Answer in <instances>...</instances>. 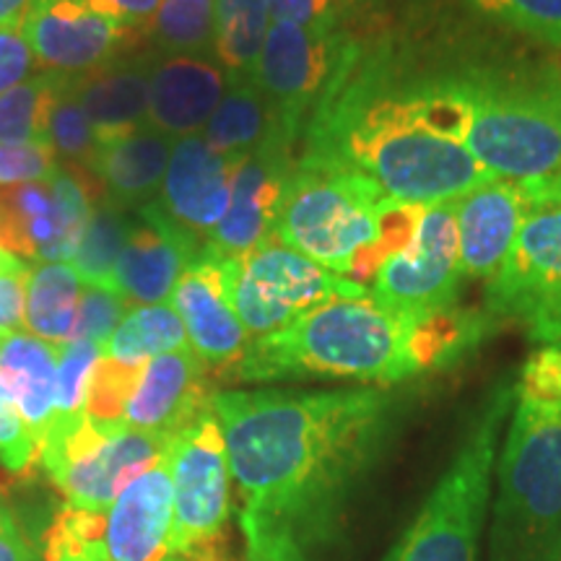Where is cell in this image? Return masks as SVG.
I'll list each match as a JSON object with an SVG mask.
<instances>
[{
    "label": "cell",
    "mask_w": 561,
    "mask_h": 561,
    "mask_svg": "<svg viewBox=\"0 0 561 561\" xmlns=\"http://www.w3.org/2000/svg\"><path fill=\"white\" fill-rule=\"evenodd\" d=\"M34 55L26 45L21 24L0 26V96L32 79Z\"/></svg>",
    "instance_id": "cell-43"
},
{
    "label": "cell",
    "mask_w": 561,
    "mask_h": 561,
    "mask_svg": "<svg viewBox=\"0 0 561 561\" xmlns=\"http://www.w3.org/2000/svg\"><path fill=\"white\" fill-rule=\"evenodd\" d=\"M462 278L455 201L434 203L424 210L416 240L382 263L369 294L392 310L432 314L458 307Z\"/></svg>",
    "instance_id": "cell-14"
},
{
    "label": "cell",
    "mask_w": 561,
    "mask_h": 561,
    "mask_svg": "<svg viewBox=\"0 0 561 561\" xmlns=\"http://www.w3.org/2000/svg\"><path fill=\"white\" fill-rule=\"evenodd\" d=\"M268 5L276 21L318 32L351 30L377 19L364 0H268Z\"/></svg>",
    "instance_id": "cell-38"
},
{
    "label": "cell",
    "mask_w": 561,
    "mask_h": 561,
    "mask_svg": "<svg viewBox=\"0 0 561 561\" xmlns=\"http://www.w3.org/2000/svg\"><path fill=\"white\" fill-rule=\"evenodd\" d=\"M172 439L128 426H102L81 416L53 424L39 460L70 507L107 512L138 476L167 460Z\"/></svg>",
    "instance_id": "cell-8"
},
{
    "label": "cell",
    "mask_w": 561,
    "mask_h": 561,
    "mask_svg": "<svg viewBox=\"0 0 561 561\" xmlns=\"http://www.w3.org/2000/svg\"><path fill=\"white\" fill-rule=\"evenodd\" d=\"M481 21L561 50V0H462Z\"/></svg>",
    "instance_id": "cell-34"
},
{
    "label": "cell",
    "mask_w": 561,
    "mask_h": 561,
    "mask_svg": "<svg viewBox=\"0 0 561 561\" xmlns=\"http://www.w3.org/2000/svg\"><path fill=\"white\" fill-rule=\"evenodd\" d=\"M533 210L528 191L510 180H489L455 201L460 265L466 278L491 280L502 271L512 244Z\"/></svg>",
    "instance_id": "cell-21"
},
{
    "label": "cell",
    "mask_w": 561,
    "mask_h": 561,
    "mask_svg": "<svg viewBox=\"0 0 561 561\" xmlns=\"http://www.w3.org/2000/svg\"><path fill=\"white\" fill-rule=\"evenodd\" d=\"M216 0H161L149 39L161 55H206L214 45Z\"/></svg>",
    "instance_id": "cell-33"
},
{
    "label": "cell",
    "mask_w": 561,
    "mask_h": 561,
    "mask_svg": "<svg viewBox=\"0 0 561 561\" xmlns=\"http://www.w3.org/2000/svg\"><path fill=\"white\" fill-rule=\"evenodd\" d=\"M248 561H328L405 413L396 388L219 390Z\"/></svg>",
    "instance_id": "cell-1"
},
{
    "label": "cell",
    "mask_w": 561,
    "mask_h": 561,
    "mask_svg": "<svg viewBox=\"0 0 561 561\" xmlns=\"http://www.w3.org/2000/svg\"><path fill=\"white\" fill-rule=\"evenodd\" d=\"M60 346L13 331L0 335V382L11 396L39 453L55 421V388H58Z\"/></svg>",
    "instance_id": "cell-25"
},
{
    "label": "cell",
    "mask_w": 561,
    "mask_h": 561,
    "mask_svg": "<svg viewBox=\"0 0 561 561\" xmlns=\"http://www.w3.org/2000/svg\"><path fill=\"white\" fill-rule=\"evenodd\" d=\"M170 455L138 476L107 510L104 549L110 561H178L172 553Z\"/></svg>",
    "instance_id": "cell-23"
},
{
    "label": "cell",
    "mask_w": 561,
    "mask_h": 561,
    "mask_svg": "<svg viewBox=\"0 0 561 561\" xmlns=\"http://www.w3.org/2000/svg\"><path fill=\"white\" fill-rule=\"evenodd\" d=\"M294 149H297V140H291L286 133H276L242 161L231 185L227 216L208 237L206 248L219 252L221 257L237 261L273 237L286 185L297 164Z\"/></svg>",
    "instance_id": "cell-16"
},
{
    "label": "cell",
    "mask_w": 561,
    "mask_h": 561,
    "mask_svg": "<svg viewBox=\"0 0 561 561\" xmlns=\"http://www.w3.org/2000/svg\"><path fill=\"white\" fill-rule=\"evenodd\" d=\"M130 224L133 219L125 216L123 208L112 206L110 201L96 203L94 214L83 229L79 250L70 261L83 284L112 289V278H115L117 261L128 242Z\"/></svg>",
    "instance_id": "cell-32"
},
{
    "label": "cell",
    "mask_w": 561,
    "mask_h": 561,
    "mask_svg": "<svg viewBox=\"0 0 561 561\" xmlns=\"http://www.w3.org/2000/svg\"><path fill=\"white\" fill-rule=\"evenodd\" d=\"M229 299L250 339L276 333L299 314L335 297H362L369 289L312 263L276 234L250 255L227 257Z\"/></svg>",
    "instance_id": "cell-10"
},
{
    "label": "cell",
    "mask_w": 561,
    "mask_h": 561,
    "mask_svg": "<svg viewBox=\"0 0 561 561\" xmlns=\"http://www.w3.org/2000/svg\"><path fill=\"white\" fill-rule=\"evenodd\" d=\"M496 320L489 312L442 310L409 314L371 294L335 297L276 333L252 339L224 380H348L398 388L421 375L450 369L473 354Z\"/></svg>",
    "instance_id": "cell-3"
},
{
    "label": "cell",
    "mask_w": 561,
    "mask_h": 561,
    "mask_svg": "<svg viewBox=\"0 0 561 561\" xmlns=\"http://www.w3.org/2000/svg\"><path fill=\"white\" fill-rule=\"evenodd\" d=\"M489 561H561V401L512 398L489 512Z\"/></svg>",
    "instance_id": "cell-5"
},
{
    "label": "cell",
    "mask_w": 561,
    "mask_h": 561,
    "mask_svg": "<svg viewBox=\"0 0 561 561\" xmlns=\"http://www.w3.org/2000/svg\"><path fill=\"white\" fill-rule=\"evenodd\" d=\"M512 398L515 380L510 375L491 385L447 468L382 561H481Z\"/></svg>",
    "instance_id": "cell-7"
},
{
    "label": "cell",
    "mask_w": 561,
    "mask_h": 561,
    "mask_svg": "<svg viewBox=\"0 0 561 561\" xmlns=\"http://www.w3.org/2000/svg\"><path fill=\"white\" fill-rule=\"evenodd\" d=\"M0 561H39V551L21 528L13 510L3 502H0Z\"/></svg>",
    "instance_id": "cell-46"
},
{
    "label": "cell",
    "mask_w": 561,
    "mask_h": 561,
    "mask_svg": "<svg viewBox=\"0 0 561 561\" xmlns=\"http://www.w3.org/2000/svg\"><path fill=\"white\" fill-rule=\"evenodd\" d=\"M450 79L466 102L473 159L528 193L541 187L561 159V66H468Z\"/></svg>",
    "instance_id": "cell-4"
},
{
    "label": "cell",
    "mask_w": 561,
    "mask_h": 561,
    "mask_svg": "<svg viewBox=\"0 0 561 561\" xmlns=\"http://www.w3.org/2000/svg\"><path fill=\"white\" fill-rule=\"evenodd\" d=\"M180 348H191V343L172 305H140L130 307L102 354L125 364H146Z\"/></svg>",
    "instance_id": "cell-30"
},
{
    "label": "cell",
    "mask_w": 561,
    "mask_h": 561,
    "mask_svg": "<svg viewBox=\"0 0 561 561\" xmlns=\"http://www.w3.org/2000/svg\"><path fill=\"white\" fill-rule=\"evenodd\" d=\"M58 170L53 146H0V185L45 180Z\"/></svg>",
    "instance_id": "cell-42"
},
{
    "label": "cell",
    "mask_w": 561,
    "mask_h": 561,
    "mask_svg": "<svg viewBox=\"0 0 561 561\" xmlns=\"http://www.w3.org/2000/svg\"><path fill=\"white\" fill-rule=\"evenodd\" d=\"M486 312L515 320L538 346L561 343V203H536L502 271L486 284Z\"/></svg>",
    "instance_id": "cell-12"
},
{
    "label": "cell",
    "mask_w": 561,
    "mask_h": 561,
    "mask_svg": "<svg viewBox=\"0 0 561 561\" xmlns=\"http://www.w3.org/2000/svg\"><path fill=\"white\" fill-rule=\"evenodd\" d=\"M30 273L32 265L16 273H0V335L24 328Z\"/></svg>",
    "instance_id": "cell-45"
},
{
    "label": "cell",
    "mask_w": 561,
    "mask_h": 561,
    "mask_svg": "<svg viewBox=\"0 0 561 561\" xmlns=\"http://www.w3.org/2000/svg\"><path fill=\"white\" fill-rule=\"evenodd\" d=\"M128 242L117 261L112 291L133 307L170 305V297L193 257L206 248L161 214L157 203L136 210Z\"/></svg>",
    "instance_id": "cell-19"
},
{
    "label": "cell",
    "mask_w": 561,
    "mask_h": 561,
    "mask_svg": "<svg viewBox=\"0 0 561 561\" xmlns=\"http://www.w3.org/2000/svg\"><path fill=\"white\" fill-rule=\"evenodd\" d=\"M32 0H0V26L21 24Z\"/></svg>",
    "instance_id": "cell-48"
},
{
    "label": "cell",
    "mask_w": 561,
    "mask_h": 561,
    "mask_svg": "<svg viewBox=\"0 0 561 561\" xmlns=\"http://www.w3.org/2000/svg\"><path fill=\"white\" fill-rule=\"evenodd\" d=\"M21 34L42 73L79 79L91 70L128 58L146 37L91 11L83 0H32Z\"/></svg>",
    "instance_id": "cell-15"
},
{
    "label": "cell",
    "mask_w": 561,
    "mask_h": 561,
    "mask_svg": "<svg viewBox=\"0 0 561 561\" xmlns=\"http://www.w3.org/2000/svg\"><path fill=\"white\" fill-rule=\"evenodd\" d=\"M81 294L83 280L70 263H39L32 268L26 286V333L53 346L73 341Z\"/></svg>",
    "instance_id": "cell-28"
},
{
    "label": "cell",
    "mask_w": 561,
    "mask_h": 561,
    "mask_svg": "<svg viewBox=\"0 0 561 561\" xmlns=\"http://www.w3.org/2000/svg\"><path fill=\"white\" fill-rule=\"evenodd\" d=\"M128 312L130 305L117 291L104 289V286L83 284L73 341H89L94 346L104 348Z\"/></svg>",
    "instance_id": "cell-39"
},
{
    "label": "cell",
    "mask_w": 561,
    "mask_h": 561,
    "mask_svg": "<svg viewBox=\"0 0 561 561\" xmlns=\"http://www.w3.org/2000/svg\"><path fill=\"white\" fill-rule=\"evenodd\" d=\"M100 359L102 348L89 341H70L66 346H60L53 424H68V421L87 416L89 382Z\"/></svg>",
    "instance_id": "cell-37"
},
{
    "label": "cell",
    "mask_w": 561,
    "mask_h": 561,
    "mask_svg": "<svg viewBox=\"0 0 561 561\" xmlns=\"http://www.w3.org/2000/svg\"><path fill=\"white\" fill-rule=\"evenodd\" d=\"M50 561H110L107 549H104V541L91 543L89 549H83L79 553H62V557H55Z\"/></svg>",
    "instance_id": "cell-49"
},
{
    "label": "cell",
    "mask_w": 561,
    "mask_h": 561,
    "mask_svg": "<svg viewBox=\"0 0 561 561\" xmlns=\"http://www.w3.org/2000/svg\"><path fill=\"white\" fill-rule=\"evenodd\" d=\"M39 460V445L0 382V462L11 473H30Z\"/></svg>",
    "instance_id": "cell-41"
},
{
    "label": "cell",
    "mask_w": 561,
    "mask_h": 561,
    "mask_svg": "<svg viewBox=\"0 0 561 561\" xmlns=\"http://www.w3.org/2000/svg\"><path fill=\"white\" fill-rule=\"evenodd\" d=\"M83 3L91 11L100 13V16L115 21L121 26H128V30L144 32L149 37L161 0H83Z\"/></svg>",
    "instance_id": "cell-44"
},
{
    "label": "cell",
    "mask_w": 561,
    "mask_h": 561,
    "mask_svg": "<svg viewBox=\"0 0 561 561\" xmlns=\"http://www.w3.org/2000/svg\"><path fill=\"white\" fill-rule=\"evenodd\" d=\"M528 195H530L533 206H536V203H561V159H559L557 170L549 174V180H546L541 187H536V191Z\"/></svg>",
    "instance_id": "cell-47"
},
{
    "label": "cell",
    "mask_w": 561,
    "mask_h": 561,
    "mask_svg": "<svg viewBox=\"0 0 561 561\" xmlns=\"http://www.w3.org/2000/svg\"><path fill=\"white\" fill-rule=\"evenodd\" d=\"M229 87V76L214 58L159 53L151 68L146 125L174 140L198 136Z\"/></svg>",
    "instance_id": "cell-22"
},
{
    "label": "cell",
    "mask_w": 561,
    "mask_h": 561,
    "mask_svg": "<svg viewBox=\"0 0 561 561\" xmlns=\"http://www.w3.org/2000/svg\"><path fill=\"white\" fill-rule=\"evenodd\" d=\"M354 30L356 26L318 32L273 19L250 81L265 91L278 110L284 130L297 144L305 136L310 112L339 68Z\"/></svg>",
    "instance_id": "cell-13"
},
{
    "label": "cell",
    "mask_w": 561,
    "mask_h": 561,
    "mask_svg": "<svg viewBox=\"0 0 561 561\" xmlns=\"http://www.w3.org/2000/svg\"><path fill=\"white\" fill-rule=\"evenodd\" d=\"M100 201V180L73 167H58L45 180L0 185V248L26 265L70 263Z\"/></svg>",
    "instance_id": "cell-11"
},
{
    "label": "cell",
    "mask_w": 561,
    "mask_h": 561,
    "mask_svg": "<svg viewBox=\"0 0 561 561\" xmlns=\"http://www.w3.org/2000/svg\"><path fill=\"white\" fill-rule=\"evenodd\" d=\"M385 203L388 195L367 174L341 161L299 153L273 234L325 271L367 289L385 263Z\"/></svg>",
    "instance_id": "cell-6"
},
{
    "label": "cell",
    "mask_w": 561,
    "mask_h": 561,
    "mask_svg": "<svg viewBox=\"0 0 561 561\" xmlns=\"http://www.w3.org/2000/svg\"><path fill=\"white\" fill-rule=\"evenodd\" d=\"M50 146L55 157L66 159L68 167H73V170L87 167L89 172L96 151H100L94 128H91L87 110L81 107L79 96L70 87V79L62 81V89L50 112Z\"/></svg>",
    "instance_id": "cell-35"
},
{
    "label": "cell",
    "mask_w": 561,
    "mask_h": 561,
    "mask_svg": "<svg viewBox=\"0 0 561 561\" xmlns=\"http://www.w3.org/2000/svg\"><path fill=\"white\" fill-rule=\"evenodd\" d=\"M66 76L37 73L0 96V146H50V112Z\"/></svg>",
    "instance_id": "cell-31"
},
{
    "label": "cell",
    "mask_w": 561,
    "mask_h": 561,
    "mask_svg": "<svg viewBox=\"0 0 561 561\" xmlns=\"http://www.w3.org/2000/svg\"><path fill=\"white\" fill-rule=\"evenodd\" d=\"M367 3V9L375 13V16H380L390 9V5H398V3H419V0H364Z\"/></svg>",
    "instance_id": "cell-51"
},
{
    "label": "cell",
    "mask_w": 561,
    "mask_h": 561,
    "mask_svg": "<svg viewBox=\"0 0 561 561\" xmlns=\"http://www.w3.org/2000/svg\"><path fill=\"white\" fill-rule=\"evenodd\" d=\"M276 133H286L278 110L255 81H242L231 83L201 136L214 151L234 161H244Z\"/></svg>",
    "instance_id": "cell-27"
},
{
    "label": "cell",
    "mask_w": 561,
    "mask_h": 561,
    "mask_svg": "<svg viewBox=\"0 0 561 561\" xmlns=\"http://www.w3.org/2000/svg\"><path fill=\"white\" fill-rule=\"evenodd\" d=\"M208 375L210 371L203 367L193 348L153 356L140 371L138 388L125 411V426L178 437L210 409L216 390L210 388Z\"/></svg>",
    "instance_id": "cell-20"
},
{
    "label": "cell",
    "mask_w": 561,
    "mask_h": 561,
    "mask_svg": "<svg viewBox=\"0 0 561 561\" xmlns=\"http://www.w3.org/2000/svg\"><path fill=\"white\" fill-rule=\"evenodd\" d=\"M305 157L341 161L367 174L392 201H460L494 174L460 140L434 130L426 79L405 76L396 45L377 21L356 26L335 73L310 112Z\"/></svg>",
    "instance_id": "cell-2"
},
{
    "label": "cell",
    "mask_w": 561,
    "mask_h": 561,
    "mask_svg": "<svg viewBox=\"0 0 561 561\" xmlns=\"http://www.w3.org/2000/svg\"><path fill=\"white\" fill-rule=\"evenodd\" d=\"M174 138L146 125L96 151L91 174L100 180L104 201L117 208H144L159 198Z\"/></svg>",
    "instance_id": "cell-26"
},
{
    "label": "cell",
    "mask_w": 561,
    "mask_h": 561,
    "mask_svg": "<svg viewBox=\"0 0 561 561\" xmlns=\"http://www.w3.org/2000/svg\"><path fill=\"white\" fill-rule=\"evenodd\" d=\"M170 305L180 314L187 343L203 367L227 377L252 341L231 307L227 257L203 248L180 276Z\"/></svg>",
    "instance_id": "cell-17"
},
{
    "label": "cell",
    "mask_w": 561,
    "mask_h": 561,
    "mask_svg": "<svg viewBox=\"0 0 561 561\" xmlns=\"http://www.w3.org/2000/svg\"><path fill=\"white\" fill-rule=\"evenodd\" d=\"M30 268L26 263H21L19 257H13L11 252H5L3 248H0V273H16V271H24Z\"/></svg>",
    "instance_id": "cell-50"
},
{
    "label": "cell",
    "mask_w": 561,
    "mask_h": 561,
    "mask_svg": "<svg viewBox=\"0 0 561 561\" xmlns=\"http://www.w3.org/2000/svg\"><path fill=\"white\" fill-rule=\"evenodd\" d=\"M146 364H125L102 354L87 396V416L102 426H125V411Z\"/></svg>",
    "instance_id": "cell-36"
},
{
    "label": "cell",
    "mask_w": 561,
    "mask_h": 561,
    "mask_svg": "<svg viewBox=\"0 0 561 561\" xmlns=\"http://www.w3.org/2000/svg\"><path fill=\"white\" fill-rule=\"evenodd\" d=\"M271 24L268 0H216L210 55L231 83L252 79Z\"/></svg>",
    "instance_id": "cell-29"
},
{
    "label": "cell",
    "mask_w": 561,
    "mask_h": 561,
    "mask_svg": "<svg viewBox=\"0 0 561 561\" xmlns=\"http://www.w3.org/2000/svg\"><path fill=\"white\" fill-rule=\"evenodd\" d=\"M242 161H234L214 151L201 136L178 138L172 146L170 164L159 198L153 201L161 214L182 231L208 242L214 229L227 216L231 201V185Z\"/></svg>",
    "instance_id": "cell-18"
},
{
    "label": "cell",
    "mask_w": 561,
    "mask_h": 561,
    "mask_svg": "<svg viewBox=\"0 0 561 561\" xmlns=\"http://www.w3.org/2000/svg\"><path fill=\"white\" fill-rule=\"evenodd\" d=\"M104 533H107V515L104 512H89L68 504L55 517L53 528L47 530L45 561L62 557V553H79L89 549L91 543L104 541Z\"/></svg>",
    "instance_id": "cell-40"
},
{
    "label": "cell",
    "mask_w": 561,
    "mask_h": 561,
    "mask_svg": "<svg viewBox=\"0 0 561 561\" xmlns=\"http://www.w3.org/2000/svg\"><path fill=\"white\" fill-rule=\"evenodd\" d=\"M157 55V50L146 55H128V58L83 73L79 79H70V87L79 96L81 107L87 110L100 149L146 128L151 68Z\"/></svg>",
    "instance_id": "cell-24"
},
{
    "label": "cell",
    "mask_w": 561,
    "mask_h": 561,
    "mask_svg": "<svg viewBox=\"0 0 561 561\" xmlns=\"http://www.w3.org/2000/svg\"><path fill=\"white\" fill-rule=\"evenodd\" d=\"M172 553L178 561H224L231 512L227 442L214 409L172 439Z\"/></svg>",
    "instance_id": "cell-9"
}]
</instances>
